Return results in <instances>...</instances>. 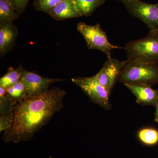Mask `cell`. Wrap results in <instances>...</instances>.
<instances>
[{"instance_id":"1","label":"cell","mask_w":158,"mask_h":158,"mask_svg":"<svg viewBox=\"0 0 158 158\" xmlns=\"http://www.w3.org/2000/svg\"><path fill=\"white\" fill-rule=\"evenodd\" d=\"M66 94L65 90L54 87L16 104L12 125L3 135L4 141L17 143L31 140L56 113L62 110Z\"/></svg>"},{"instance_id":"2","label":"cell","mask_w":158,"mask_h":158,"mask_svg":"<svg viewBox=\"0 0 158 158\" xmlns=\"http://www.w3.org/2000/svg\"><path fill=\"white\" fill-rule=\"evenodd\" d=\"M118 81L124 85L132 84L152 87L158 84V64L127 59Z\"/></svg>"},{"instance_id":"3","label":"cell","mask_w":158,"mask_h":158,"mask_svg":"<svg viewBox=\"0 0 158 158\" xmlns=\"http://www.w3.org/2000/svg\"><path fill=\"white\" fill-rule=\"evenodd\" d=\"M128 60L158 64V31L128 42L124 48Z\"/></svg>"},{"instance_id":"4","label":"cell","mask_w":158,"mask_h":158,"mask_svg":"<svg viewBox=\"0 0 158 158\" xmlns=\"http://www.w3.org/2000/svg\"><path fill=\"white\" fill-rule=\"evenodd\" d=\"M77 30L84 37L89 49L102 51L106 54L108 58H111L113 50L121 48L110 43L106 32L99 24L89 25L85 23L80 22L77 24Z\"/></svg>"},{"instance_id":"5","label":"cell","mask_w":158,"mask_h":158,"mask_svg":"<svg viewBox=\"0 0 158 158\" xmlns=\"http://www.w3.org/2000/svg\"><path fill=\"white\" fill-rule=\"evenodd\" d=\"M72 81L78 86L94 103L105 110H111L112 106L109 101L110 94L98 80L96 75L90 77H78Z\"/></svg>"},{"instance_id":"6","label":"cell","mask_w":158,"mask_h":158,"mask_svg":"<svg viewBox=\"0 0 158 158\" xmlns=\"http://www.w3.org/2000/svg\"><path fill=\"white\" fill-rule=\"evenodd\" d=\"M122 2L131 15L147 26L150 32H158V3L151 4L139 0H123Z\"/></svg>"},{"instance_id":"7","label":"cell","mask_w":158,"mask_h":158,"mask_svg":"<svg viewBox=\"0 0 158 158\" xmlns=\"http://www.w3.org/2000/svg\"><path fill=\"white\" fill-rule=\"evenodd\" d=\"M64 80L44 77L25 69L23 70L21 77V81L25 86L26 98L44 93L49 90V88L52 84L56 82L62 81Z\"/></svg>"},{"instance_id":"8","label":"cell","mask_w":158,"mask_h":158,"mask_svg":"<svg viewBox=\"0 0 158 158\" xmlns=\"http://www.w3.org/2000/svg\"><path fill=\"white\" fill-rule=\"evenodd\" d=\"M126 61H120L115 58H108L102 67L96 74L99 83L110 94Z\"/></svg>"},{"instance_id":"9","label":"cell","mask_w":158,"mask_h":158,"mask_svg":"<svg viewBox=\"0 0 158 158\" xmlns=\"http://www.w3.org/2000/svg\"><path fill=\"white\" fill-rule=\"evenodd\" d=\"M136 98L139 104L155 107L158 102V89H153L151 86L127 84L124 85Z\"/></svg>"},{"instance_id":"10","label":"cell","mask_w":158,"mask_h":158,"mask_svg":"<svg viewBox=\"0 0 158 158\" xmlns=\"http://www.w3.org/2000/svg\"><path fill=\"white\" fill-rule=\"evenodd\" d=\"M18 34L13 22L0 24V56L3 57L14 48Z\"/></svg>"},{"instance_id":"11","label":"cell","mask_w":158,"mask_h":158,"mask_svg":"<svg viewBox=\"0 0 158 158\" xmlns=\"http://www.w3.org/2000/svg\"><path fill=\"white\" fill-rule=\"evenodd\" d=\"M47 14L57 21L80 17L75 9L73 0H62Z\"/></svg>"},{"instance_id":"12","label":"cell","mask_w":158,"mask_h":158,"mask_svg":"<svg viewBox=\"0 0 158 158\" xmlns=\"http://www.w3.org/2000/svg\"><path fill=\"white\" fill-rule=\"evenodd\" d=\"M106 0H73L75 9L80 17L90 16Z\"/></svg>"},{"instance_id":"13","label":"cell","mask_w":158,"mask_h":158,"mask_svg":"<svg viewBox=\"0 0 158 158\" xmlns=\"http://www.w3.org/2000/svg\"><path fill=\"white\" fill-rule=\"evenodd\" d=\"M19 16L9 0H0V24L13 22Z\"/></svg>"},{"instance_id":"14","label":"cell","mask_w":158,"mask_h":158,"mask_svg":"<svg viewBox=\"0 0 158 158\" xmlns=\"http://www.w3.org/2000/svg\"><path fill=\"white\" fill-rule=\"evenodd\" d=\"M23 69L21 65L16 69L9 67L7 73L0 79V87L7 88L19 82Z\"/></svg>"},{"instance_id":"15","label":"cell","mask_w":158,"mask_h":158,"mask_svg":"<svg viewBox=\"0 0 158 158\" xmlns=\"http://www.w3.org/2000/svg\"><path fill=\"white\" fill-rule=\"evenodd\" d=\"M140 142L147 146H153L158 143V130L152 127H144L137 134Z\"/></svg>"},{"instance_id":"16","label":"cell","mask_w":158,"mask_h":158,"mask_svg":"<svg viewBox=\"0 0 158 158\" xmlns=\"http://www.w3.org/2000/svg\"><path fill=\"white\" fill-rule=\"evenodd\" d=\"M5 89L9 98L15 105L26 98L25 86L21 80L14 85Z\"/></svg>"},{"instance_id":"17","label":"cell","mask_w":158,"mask_h":158,"mask_svg":"<svg viewBox=\"0 0 158 158\" xmlns=\"http://www.w3.org/2000/svg\"><path fill=\"white\" fill-rule=\"evenodd\" d=\"M15 104L9 98L6 89L0 87V113L1 116H9L14 114Z\"/></svg>"},{"instance_id":"18","label":"cell","mask_w":158,"mask_h":158,"mask_svg":"<svg viewBox=\"0 0 158 158\" xmlns=\"http://www.w3.org/2000/svg\"><path fill=\"white\" fill-rule=\"evenodd\" d=\"M62 0H34L33 6L37 11L47 14L51 9Z\"/></svg>"},{"instance_id":"19","label":"cell","mask_w":158,"mask_h":158,"mask_svg":"<svg viewBox=\"0 0 158 158\" xmlns=\"http://www.w3.org/2000/svg\"><path fill=\"white\" fill-rule=\"evenodd\" d=\"M14 114L0 116V132L7 131L10 128L13 123Z\"/></svg>"},{"instance_id":"20","label":"cell","mask_w":158,"mask_h":158,"mask_svg":"<svg viewBox=\"0 0 158 158\" xmlns=\"http://www.w3.org/2000/svg\"><path fill=\"white\" fill-rule=\"evenodd\" d=\"M19 14L23 13L30 0H9Z\"/></svg>"},{"instance_id":"21","label":"cell","mask_w":158,"mask_h":158,"mask_svg":"<svg viewBox=\"0 0 158 158\" xmlns=\"http://www.w3.org/2000/svg\"><path fill=\"white\" fill-rule=\"evenodd\" d=\"M156 111L155 113L154 120L156 122L158 123V102L155 106Z\"/></svg>"},{"instance_id":"22","label":"cell","mask_w":158,"mask_h":158,"mask_svg":"<svg viewBox=\"0 0 158 158\" xmlns=\"http://www.w3.org/2000/svg\"><path fill=\"white\" fill-rule=\"evenodd\" d=\"M118 1H120V2H122V1H123V0H118Z\"/></svg>"},{"instance_id":"23","label":"cell","mask_w":158,"mask_h":158,"mask_svg":"<svg viewBox=\"0 0 158 158\" xmlns=\"http://www.w3.org/2000/svg\"></svg>"}]
</instances>
